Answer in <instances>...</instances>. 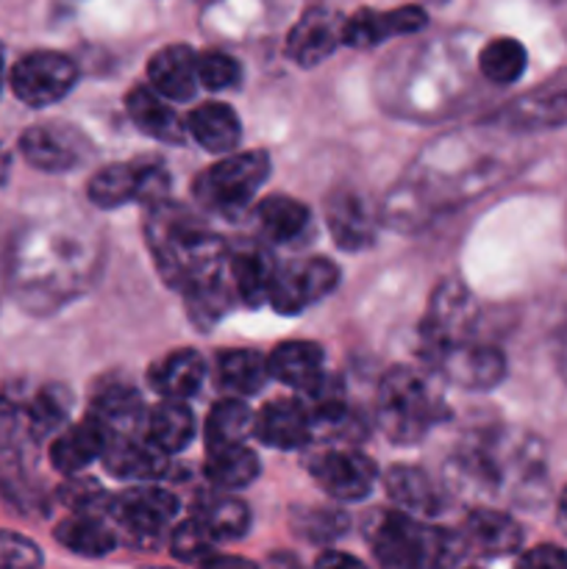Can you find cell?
Returning <instances> with one entry per match:
<instances>
[{"mask_svg": "<svg viewBox=\"0 0 567 569\" xmlns=\"http://www.w3.org/2000/svg\"><path fill=\"white\" fill-rule=\"evenodd\" d=\"M103 270V237L83 220H37L6 256L14 298L33 315H50L92 289Z\"/></svg>", "mask_w": 567, "mask_h": 569, "instance_id": "obj_1", "label": "cell"}, {"mask_svg": "<svg viewBox=\"0 0 567 569\" xmlns=\"http://www.w3.org/2000/svg\"><path fill=\"white\" fill-rule=\"evenodd\" d=\"M548 483L545 448L520 428H484L467 437L445 465V487L456 498L531 503Z\"/></svg>", "mask_w": 567, "mask_h": 569, "instance_id": "obj_2", "label": "cell"}, {"mask_svg": "<svg viewBox=\"0 0 567 569\" xmlns=\"http://www.w3.org/2000/svg\"><path fill=\"white\" fill-rule=\"evenodd\" d=\"M148 248L156 270L172 289L187 292L192 283L217 276L228 264V248L220 237L195 220L183 206L165 203L148 211Z\"/></svg>", "mask_w": 567, "mask_h": 569, "instance_id": "obj_3", "label": "cell"}, {"mask_svg": "<svg viewBox=\"0 0 567 569\" xmlns=\"http://www.w3.org/2000/svg\"><path fill=\"white\" fill-rule=\"evenodd\" d=\"M370 548L387 569H450L467 545L448 528H434L392 509L370 526Z\"/></svg>", "mask_w": 567, "mask_h": 569, "instance_id": "obj_4", "label": "cell"}, {"mask_svg": "<svg viewBox=\"0 0 567 569\" xmlns=\"http://www.w3.org/2000/svg\"><path fill=\"white\" fill-rule=\"evenodd\" d=\"M376 420L395 445H415L442 420V400L411 367H395L378 383Z\"/></svg>", "mask_w": 567, "mask_h": 569, "instance_id": "obj_5", "label": "cell"}, {"mask_svg": "<svg viewBox=\"0 0 567 569\" xmlns=\"http://www.w3.org/2000/svg\"><path fill=\"white\" fill-rule=\"evenodd\" d=\"M270 176V156L265 150L233 153L217 161L195 181V198L222 217H237L250 206L261 183Z\"/></svg>", "mask_w": 567, "mask_h": 569, "instance_id": "obj_6", "label": "cell"}, {"mask_svg": "<svg viewBox=\"0 0 567 569\" xmlns=\"http://www.w3.org/2000/svg\"><path fill=\"white\" fill-rule=\"evenodd\" d=\"M476 320V306L470 292L459 278L437 283L428 303L426 317L420 322V353L426 361H434L445 350L467 342Z\"/></svg>", "mask_w": 567, "mask_h": 569, "instance_id": "obj_7", "label": "cell"}, {"mask_svg": "<svg viewBox=\"0 0 567 569\" xmlns=\"http://www.w3.org/2000/svg\"><path fill=\"white\" fill-rule=\"evenodd\" d=\"M87 192L98 209H120L126 203L153 209L167 200L170 176L159 164H109L94 172Z\"/></svg>", "mask_w": 567, "mask_h": 569, "instance_id": "obj_8", "label": "cell"}, {"mask_svg": "<svg viewBox=\"0 0 567 569\" xmlns=\"http://www.w3.org/2000/svg\"><path fill=\"white\" fill-rule=\"evenodd\" d=\"M339 283V270L328 259H304L289 261L287 267H278L270 287V300L267 303L278 315H300L311 303L331 295Z\"/></svg>", "mask_w": 567, "mask_h": 569, "instance_id": "obj_9", "label": "cell"}, {"mask_svg": "<svg viewBox=\"0 0 567 569\" xmlns=\"http://www.w3.org/2000/svg\"><path fill=\"white\" fill-rule=\"evenodd\" d=\"M78 81V70L72 59L53 53V50H37L22 56L11 70V89L26 106H50L64 98Z\"/></svg>", "mask_w": 567, "mask_h": 569, "instance_id": "obj_10", "label": "cell"}, {"mask_svg": "<svg viewBox=\"0 0 567 569\" xmlns=\"http://www.w3.org/2000/svg\"><path fill=\"white\" fill-rule=\"evenodd\" d=\"M178 511L176 495L161 487H133L111 498L109 515L137 542H156Z\"/></svg>", "mask_w": 567, "mask_h": 569, "instance_id": "obj_11", "label": "cell"}, {"mask_svg": "<svg viewBox=\"0 0 567 569\" xmlns=\"http://www.w3.org/2000/svg\"><path fill=\"white\" fill-rule=\"evenodd\" d=\"M311 476L315 481L342 503H356L372 492L376 483V461L354 448H328L311 459Z\"/></svg>", "mask_w": 567, "mask_h": 569, "instance_id": "obj_12", "label": "cell"}, {"mask_svg": "<svg viewBox=\"0 0 567 569\" xmlns=\"http://www.w3.org/2000/svg\"><path fill=\"white\" fill-rule=\"evenodd\" d=\"M20 153L42 172H67L87 156V139L67 122H39L20 139Z\"/></svg>", "mask_w": 567, "mask_h": 569, "instance_id": "obj_13", "label": "cell"}, {"mask_svg": "<svg viewBox=\"0 0 567 569\" xmlns=\"http://www.w3.org/2000/svg\"><path fill=\"white\" fill-rule=\"evenodd\" d=\"M431 365L450 383H456L461 389H472V392L498 387L506 378V356L498 348H493V345L472 342V339L445 350Z\"/></svg>", "mask_w": 567, "mask_h": 569, "instance_id": "obj_14", "label": "cell"}, {"mask_svg": "<svg viewBox=\"0 0 567 569\" xmlns=\"http://www.w3.org/2000/svg\"><path fill=\"white\" fill-rule=\"evenodd\" d=\"M500 122L511 131H545L567 122V70L545 81L534 92L520 94L500 111Z\"/></svg>", "mask_w": 567, "mask_h": 569, "instance_id": "obj_15", "label": "cell"}, {"mask_svg": "<svg viewBox=\"0 0 567 569\" xmlns=\"http://www.w3.org/2000/svg\"><path fill=\"white\" fill-rule=\"evenodd\" d=\"M326 220L334 242L342 250H365L376 239V217L365 194L354 187H342L326 200Z\"/></svg>", "mask_w": 567, "mask_h": 569, "instance_id": "obj_16", "label": "cell"}, {"mask_svg": "<svg viewBox=\"0 0 567 569\" xmlns=\"http://www.w3.org/2000/svg\"><path fill=\"white\" fill-rule=\"evenodd\" d=\"M345 20L328 9H311L295 22L287 39V56L300 67H317L342 42Z\"/></svg>", "mask_w": 567, "mask_h": 569, "instance_id": "obj_17", "label": "cell"}, {"mask_svg": "<svg viewBox=\"0 0 567 569\" xmlns=\"http://www.w3.org/2000/svg\"><path fill=\"white\" fill-rule=\"evenodd\" d=\"M426 22L428 17L420 6H400L395 11L361 9L345 20L342 42L350 44V48H372V44L384 42L389 37L420 31Z\"/></svg>", "mask_w": 567, "mask_h": 569, "instance_id": "obj_18", "label": "cell"}, {"mask_svg": "<svg viewBox=\"0 0 567 569\" xmlns=\"http://www.w3.org/2000/svg\"><path fill=\"white\" fill-rule=\"evenodd\" d=\"M253 433L276 450H298L315 437L304 400H270L256 415Z\"/></svg>", "mask_w": 567, "mask_h": 569, "instance_id": "obj_19", "label": "cell"}, {"mask_svg": "<svg viewBox=\"0 0 567 569\" xmlns=\"http://www.w3.org/2000/svg\"><path fill=\"white\" fill-rule=\"evenodd\" d=\"M153 92L176 103H187L198 89V56L187 44H167L148 61Z\"/></svg>", "mask_w": 567, "mask_h": 569, "instance_id": "obj_20", "label": "cell"}, {"mask_svg": "<svg viewBox=\"0 0 567 569\" xmlns=\"http://www.w3.org/2000/svg\"><path fill=\"white\" fill-rule=\"evenodd\" d=\"M276 270V261L261 244H239L237 250H228V278L242 303H267Z\"/></svg>", "mask_w": 567, "mask_h": 569, "instance_id": "obj_21", "label": "cell"}, {"mask_svg": "<svg viewBox=\"0 0 567 569\" xmlns=\"http://www.w3.org/2000/svg\"><path fill=\"white\" fill-rule=\"evenodd\" d=\"M267 370L276 381L287 383L295 392L309 395L326 378V372H322V348L315 342H304V339L284 342L270 353Z\"/></svg>", "mask_w": 567, "mask_h": 569, "instance_id": "obj_22", "label": "cell"}, {"mask_svg": "<svg viewBox=\"0 0 567 569\" xmlns=\"http://www.w3.org/2000/svg\"><path fill=\"white\" fill-rule=\"evenodd\" d=\"M109 442L111 437L103 431V426L87 417L83 422L67 428L64 433L56 437V442L50 445V461L64 476H76L83 467L92 465L94 459H103Z\"/></svg>", "mask_w": 567, "mask_h": 569, "instance_id": "obj_23", "label": "cell"}, {"mask_svg": "<svg viewBox=\"0 0 567 569\" xmlns=\"http://www.w3.org/2000/svg\"><path fill=\"white\" fill-rule=\"evenodd\" d=\"M461 539L478 556H509L520 548L523 531L506 511L472 509L465 520Z\"/></svg>", "mask_w": 567, "mask_h": 569, "instance_id": "obj_24", "label": "cell"}, {"mask_svg": "<svg viewBox=\"0 0 567 569\" xmlns=\"http://www.w3.org/2000/svg\"><path fill=\"white\" fill-rule=\"evenodd\" d=\"M384 487H387V495L395 500L398 511L417 517V520L420 517H437L445 506L437 483L417 467H392L384 476Z\"/></svg>", "mask_w": 567, "mask_h": 569, "instance_id": "obj_25", "label": "cell"}, {"mask_svg": "<svg viewBox=\"0 0 567 569\" xmlns=\"http://www.w3.org/2000/svg\"><path fill=\"white\" fill-rule=\"evenodd\" d=\"M92 420L103 426V431L111 439L133 437L139 426H145V409L139 392L126 383H111V387L100 389L92 400Z\"/></svg>", "mask_w": 567, "mask_h": 569, "instance_id": "obj_26", "label": "cell"}, {"mask_svg": "<svg viewBox=\"0 0 567 569\" xmlns=\"http://www.w3.org/2000/svg\"><path fill=\"white\" fill-rule=\"evenodd\" d=\"M106 470L120 481H156L167 472V456L153 445L137 442L133 437L111 439L103 453Z\"/></svg>", "mask_w": 567, "mask_h": 569, "instance_id": "obj_27", "label": "cell"}, {"mask_svg": "<svg viewBox=\"0 0 567 569\" xmlns=\"http://www.w3.org/2000/svg\"><path fill=\"white\" fill-rule=\"evenodd\" d=\"M206 378V361L198 350H176L156 361L148 372L150 387L167 400H183L200 389Z\"/></svg>", "mask_w": 567, "mask_h": 569, "instance_id": "obj_28", "label": "cell"}, {"mask_svg": "<svg viewBox=\"0 0 567 569\" xmlns=\"http://www.w3.org/2000/svg\"><path fill=\"white\" fill-rule=\"evenodd\" d=\"M195 520L211 533L215 542L222 539H239L250 528V511L242 500H237L228 492H203L192 503Z\"/></svg>", "mask_w": 567, "mask_h": 569, "instance_id": "obj_29", "label": "cell"}, {"mask_svg": "<svg viewBox=\"0 0 567 569\" xmlns=\"http://www.w3.org/2000/svg\"><path fill=\"white\" fill-rule=\"evenodd\" d=\"M195 433V417L181 400H161L145 415V442L159 453H178L189 445Z\"/></svg>", "mask_w": 567, "mask_h": 569, "instance_id": "obj_30", "label": "cell"}, {"mask_svg": "<svg viewBox=\"0 0 567 569\" xmlns=\"http://www.w3.org/2000/svg\"><path fill=\"white\" fill-rule=\"evenodd\" d=\"M189 133L200 148L209 153H231L242 139V126L239 117L233 114L231 106L226 103H203L189 114L187 120Z\"/></svg>", "mask_w": 567, "mask_h": 569, "instance_id": "obj_31", "label": "cell"}, {"mask_svg": "<svg viewBox=\"0 0 567 569\" xmlns=\"http://www.w3.org/2000/svg\"><path fill=\"white\" fill-rule=\"evenodd\" d=\"M126 109L133 126L159 142H183V122L176 111L148 87H137L126 94Z\"/></svg>", "mask_w": 567, "mask_h": 569, "instance_id": "obj_32", "label": "cell"}, {"mask_svg": "<svg viewBox=\"0 0 567 569\" xmlns=\"http://www.w3.org/2000/svg\"><path fill=\"white\" fill-rule=\"evenodd\" d=\"M267 361L253 350H222L215 359L217 387L231 398H248V395L261 392L267 383Z\"/></svg>", "mask_w": 567, "mask_h": 569, "instance_id": "obj_33", "label": "cell"}, {"mask_svg": "<svg viewBox=\"0 0 567 569\" xmlns=\"http://www.w3.org/2000/svg\"><path fill=\"white\" fill-rule=\"evenodd\" d=\"M206 478H209V483L217 492H237V489L250 487L259 478V459L245 445L209 450Z\"/></svg>", "mask_w": 567, "mask_h": 569, "instance_id": "obj_34", "label": "cell"}, {"mask_svg": "<svg viewBox=\"0 0 567 569\" xmlns=\"http://www.w3.org/2000/svg\"><path fill=\"white\" fill-rule=\"evenodd\" d=\"M56 539L67 550L89 559L109 556L117 548V533L98 515H72L56 528Z\"/></svg>", "mask_w": 567, "mask_h": 569, "instance_id": "obj_35", "label": "cell"}, {"mask_svg": "<svg viewBox=\"0 0 567 569\" xmlns=\"http://www.w3.org/2000/svg\"><path fill=\"white\" fill-rule=\"evenodd\" d=\"M256 222L270 242H292L309 228V209L287 194H272L256 209Z\"/></svg>", "mask_w": 567, "mask_h": 569, "instance_id": "obj_36", "label": "cell"}, {"mask_svg": "<svg viewBox=\"0 0 567 569\" xmlns=\"http://www.w3.org/2000/svg\"><path fill=\"white\" fill-rule=\"evenodd\" d=\"M253 426L256 415L242 403V400H220V403L209 411V420H206V442H209V450L242 445L245 439L253 433Z\"/></svg>", "mask_w": 567, "mask_h": 569, "instance_id": "obj_37", "label": "cell"}, {"mask_svg": "<svg viewBox=\"0 0 567 569\" xmlns=\"http://www.w3.org/2000/svg\"><path fill=\"white\" fill-rule=\"evenodd\" d=\"M228 264L226 270L217 272V276L203 278V281L192 283L187 289V306H189V317L192 322H198L200 328H211L217 320H222L228 309H231V300H233V287H228Z\"/></svg>", "mask_w": 567, "mask_h": 569, "instance_id": "obj_38", "label": "cell"}, {"mask_svg": "<svg viewBox=\"0 0 567 569\" xmlns=\"http://www.w3.org/2000/svg\"><path fill=\"white\" fill-rule=\"evenodd\" d=\"M526 64H528L526 48H523L517 39H509V37L493 39L489 44H484L481 56H478V70H481V76L487 78V81L500 83V87L515 83L517 78L526 72Z\"/></svg>", "mask_w": 567, "mask_h": 569, "instance_id": "obj_39", "label": "cell"}, {"mask_svg": "<svg viewBox=\"0 0 567 569\" xmlns=\"http://www.w3.org/2000/svg\"><path fill=\"white\" fill-rule=\"evenodd\" d=\"M70 392L59 383H50V387L39 389L37 398H33L31 409H28V426H31L33 437H48V433L59 431L61 422L70 415Z\"/></svg>", "mask_w": 567, "mask_h": 569, "instance_id": "obj_40", "label": "cell"}, {"mask_svg": "<svg viewBox=\"0 0 567 569\" xmlns=\"http://www.w3.org/2000/svg\"><path fill=\"white\" fill-rule=\"evenodd\" d=\"M350 520L345 511L339 509H322V506H309V509L292 511V528L304 539L317 545L334 542V539L345 537Z\"/></svg>", "mask_w": 567, "mask_h": 569, "instance_id": "obj_41", "label": "cell"}, {"mask_svg": "<svg viewBox=\"0 0 567 569\" xmlns=\"http://www.w3.org/2000/svg\"><path fill=\"white\" fill-rule=\"evenodd\" d=\"M170 548L176 559L200 565V561L209 559L211 550H215V539H211V533L192 517V520H183L181 526H176V531H172V539H170Z\"/></svg>", "mask_w": 567, "mask_h": 569, "instance_id": "obj_42", "label": "cell"}, {"mask_svg": "<svg viewBox=\"0 0 567 569\" xmlns=\"http://www.w3.org/2000/svg\"><path fill=\"white\" fill-rule=\"evenodd\" d=\"M239 81V64L228 53L220 50H206L198 56V83L211 89V92H222L231 89Z\"/></svg>", "mask_w": 567, "mask_h": 569, "instance_id": "obj_43", "label": "cell"}, {"mask_svg": "<svg viewBox=\"0 0 567 569\" xmlns=\"http://www.w3.org/2000/svg\"><path fill=\"white\" fill-rule=\"evenodd\" d=\"M0 569H42V550L22 533L0 531Z\"/></svg>", "mask_w": 567, "mask_h": 569, "instance_id": "obj_44", "label": "cell"}, {"mask_svg": "<svg viewBox=\"0 0 567 569\" xmlns=\"http://www.w3.org/2000/svg\"><path fill=\"white\" fill-rule=\"evenodd\" d=\"M59 498L64 500L76 515H98L100 506L109 509L111 503V500L103 495V489H100L94 481H70L64 489H61Z\"/></svg>", "mask_w": 567, "mask_h": 569, "instance_id": "obj_45", "label": "cell"}, {"mask_svg": "<svg viewBox=\"0 0 567 569\" xmlns=\"http://www.w3.org/2000/svg\"><path fill=\"white\" fill-rule=\"evenodd\" d=\"M515 569H567V553L556 545H537L517 559Z\"/></svg>", "mask_w": 567, "mask_h": 569, "instance_id": "obj_46", "label": "cell"}, {"mask_svg": "<svg viewBox=\"0 0 567 569\" xmlns=\"http://www.w3.org/2000/svg\"><path fill=\"white\" fill-rule=\"evenodd\" d=\"M315 569H367V565H361L354 556L339 553V550H328V553H322L320 559H317Z\"/></svg>", "mask_w": 567, "mask_h": 569, "instance_id": "obj_47", "label": "cell"}, {"mask_svg": "<svg viewBox=\"0 0 567 569\" xmlns=\"http://www.w3.org/2000/svg\"><path fill=\"white\" fill-rule=\"evenodd\" d=\"M200 569H259L253 561L237 559V556H217L211 553L209 559L200 561Z\"/></svg>", "mask_w": 567, "mask_h": 569, "instance_id": "obj_48", "label": "cell"}, {"mask_svg": "<svg viewBox=\"0 0 567 569\" xmlns=\"http://www.w3.org/2000/svg\"><path fill=\"white\" fill-rule=\"evenodd\" d=\"M14 428H17V411H14V406L6 403V400L0 398V445L9 442L11 433H14Z\"/></svg>", "mask_w": 567, "mask_h": 569, "instance_id": "obj_49", "label": "cell"}, {"mask_svg": "<svg viewBox=\"0 0 567 569\" xmlns=\"http://www.w3.org/2000/svg\"><path fill=\"white\" fill-rule=\"evenodd\" d=\"M556 365H559V372L567 381V322L559 331V342H556Z\"/></svg>", "mask_w": 567, "mask_h": 569, "instance_id": "obj_50", "label": "cell"}, {"mask_svg": "<svg viewBox=\"0 0 567 569\" xmlns=\"http://www.w3.org/2000/svg\"><path fill=\"white\" fill-rule=\"evenodd\" d=\"M6 256H9V250H3V244H0V295H3V289L9 287V276H6Z\"/></svg>", "mask_w": 567, "mask_h": 569, "instance_id": "obj_51", "label": "cell"}, {"mask_svg": "<svg viewBox=\"0 0 567 569\" xmlns=\"http://www.w3.org/2000/svg\"><path fill=\"white\" fill-rule=\"evenodd\" d=\"M272 569H300V567L298 561L289 559V556H276V559H272Z\"/></svg>", "mask_w": 567, "mask_h": 569, "instance_id": "obj_52", "label": "cell"}, {"mask_svg": "<svg viewBox=\"0 0 567 569\" xmlns=\"http://www.w3.org/2000/svg\"><path fill=\"white\" fill-rule=\"evenodd\" d=\"M559 526L561 531L567 533V489L561 492V500H559Z\"/></svg>", "mask_w": 567, "mask_h": 569, "instance_id": "obj_53", "label": "cell"}, {"mask_svg": "<svg viewBox=\"0 0 567 569\" xmlns=\"http://www.w3.org/2000/svg\"><path fill=\"white\" fill-rule=\"evenodd\" d=\"M9 161H11L9 150H6L3 144H0V181H3V178H6V172H9Z\"/></svg>", "mask_w": 567, "mask_h": 569, "instance_id": "obj_54", "label": "cell"}, {"mask_svg": "<svg viewBox=\"0 0 567 569\" xmlns=\"http://www.w3.org/2000/svg\"><path fill=\"white\" fill-rule=\"evenodd\" d=\"M0 89H3V48H0Z\"/></svg>", "mask_w": 567, "mask_h": 569, "instance_id": "obj_55", "label": "cell"}]
</instances>
